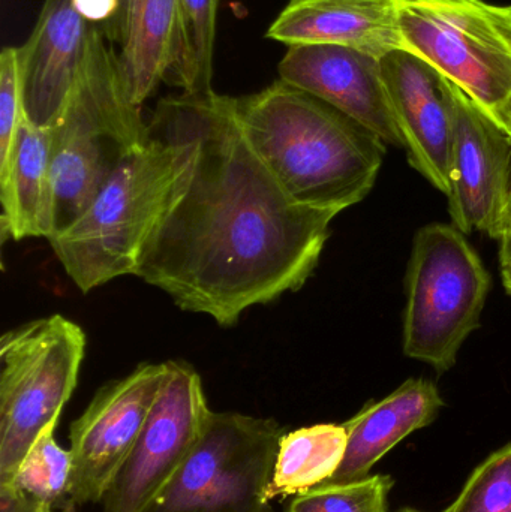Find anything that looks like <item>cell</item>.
<instances>
[{
    "mask_svg": "<svg viewBox=\"0 0 511 512\" xmlns=\"http://www.w3.org/2000/svg\"><path fill=\"white\" fill-rule=\"evenodd\" d=\"M191 146V170L135 276L186 312L231 327L249 307L305 285L336 213L294 203L249 143L234 98L159 101Z\"/></svg>",
    "mask_w": 511,
    "mask_h": 512,
    "instance_id": "1",
    "label": "cell"
},
{
    "mask_svg": "<svg viewBox=\"0 0 511 512\" xmlns=\"http://www.w3.org/2000/svg\"><path fill=\"white\" fill-rule=\"evenodd\" d=\"M234 105L249 143L294 203L339 215L374 188L387 144L332 105L282 80Z\"/></svg>",
    "mask_w": 511,
    "mask_h": 512,
    "instance_id": "2",
    "label": "cell"
},
{
    "mask_svg": "<svg viewBox=\"0 0 511 512\" xmlns=\"http://www.w3.org/2000/svg\"><path fill=\"white\" fill-rule=\"evenodd\" d=\"M147 128L149 137L123 155L89 209L48 240L84 294L135 276L147 243L188 182L191 146L182 132L158 107Z\"/></svg>",
    "mask_w": 511,
    "mask_h": 512,
    "instance_id": "3",
    "label": "cell"
},
{
    "mask_svg": "<svg viewBox=\"0 0 511 512\" xmlns=\"http://www.w3.org/2000/svg\"><path fill=\"white\" fill-rule=\"evenodd\" d=\"M147 137L141 108L123 92L116 51L95 24L74 95L50 128L51 237L68 230L89 209L123 155Z\"/></svg>",
    "mask_w": 511,
    "mask_h": 512,
    "instance_id": "4",
    "label": "cell"
},
{
    "mask_svg": "<svg viewBox=\"0 0 511 512\" xmlns=\"http://www.w3.org/2000/svg\"><path fill=\"white\" fill-rule=\"evenodd\" d=\"M402 50L455 84L511 138V5L395 0Z\"/></svg>",
    "mask_w": 511,
    "mask_h": 512,
    "instance_id": "5",
    "label": "cell"
},
{
    "mask_svg": "<svg viewBox=\"0 0 511 512\" xmlns=\"http://www.w3.org/2000/svg\"><path fill=\"white\" fill-rule=\"evenodd\" d=\"M83 328L62 315L35 319L0 339V487L11 486L42 433L56 429L77 387Z\"/></svg>",
    "mask_w": 511,
    "mask_h": 512,
    "instance_id": "6",
    "label": "cell"
},
{
    "mask_svg": "<svg viewBox=\"0 0 511 512\" xmlns=\"http://www.w3.org/2000/svg\"><path fill=\"white\" fill-rule=\"evenodd\" d=\"M491 274L455 225L429 224L414 237L407 271L402 349L443 373L480 327Z\"/></svg>",
    "mask_w": 511,
    "mask_h": 512,
    "instance_id": "7",
    "label": "cell"
},
{
    "mask_svg": "<svg viewBox=\"0 0 511 512\" xmlns=\"http://www.w3.org/2000/svg\"><path fill=\"white\" fill-rule=\"evenodd\" d=\"M284 433L273 418L212 411L200 441L146 512H275L267 489Z\"/></svg>",
    "mask_w": 511,
    "mask_h": 512,
    "instance_id": "8",
    "label": "cell"
},
{
    "mask_svg": "<svg viewBox=\"0 0 511 512\" xmlns=\"http://www.w3.org/2000/svg\"><path fill=\"white\" fill-rule=\"evenodd\" d=\"M210 414L197 370L183 361H168L161 393L105 493L104 512H146L200 441Z\"/></svg>",
    "mask_w": 511,
    "mask_h": 512,
    "instance_id": "9",
    "label": "cell"
},
{
    "mask_svg": "<svg viewBox=\"0 0 511 512\" xmlns=\"http://www.w3.org/2000/svg\"><path fill=\"white\" fill-rule=\"evenodd\" d=\"M168 375L165 363L140 364L134 372L99 388L86 411L69 427V498L74 507L102 504L128 460Z\"/></svg>",
    "mask_w": 511,
    "mask_h": 512,
    "instance_id": "10",
    "label": "cell"
},
{
    "mask_svg": "<svg viewBox=\"0 0 511 512\" xmlns=\"http://www.w3.org/2000/svg\"><path fill=\"white\" fill-rule=\"evenodd\" d=\"M441 77V75H440ZM452 120L449 215L461 233L500 239L511 138L441 77Z\"/></svg>",
    "mask_w": 511,
    "mask_h": 512,
    "instance_id": "11",
    "label": "cell"
},
{
    "mask_svg": "<svg viewBox=\"0 0 511 512\" xmlns=\"http://www.w3.org/2000/svg\"><path fill=\"white\" fill-rule=\"evenodd\" d=\"M279 80L297 87L404 149L381 74V59L339 45H291L278 65Z\"/></svg>",
    "mask_w": 511,
    "mask_h": 512,
    "instance_id": "12",
    "label": "cell"
},
{
    "mask_svg": "<svg viewBox=\"0 0 511 512\" xmlns=\"http://www.w3.org/2000/svg\"><path fill=\"white\" fill-rule=\"evenodd\" d=\"M95 24L77 0H45L32 35L18 47L23 111L33 125L51 128L68 107Z\"/></svg>",
    "mask_w": 511,
    "mask_h": 512,
    "instance_id": "13",
    "label": "cell"
},
{
    "mask_svg": "<svg viewBox=\"0 0 511 512\" xmlns=\"http://www.w3.org/2000/svg\"><path fill=\"white\" fill-rule=\"evenodd\" d=\"M381 74L411 167L447 197L452 120L440 74L404 50L381 59Z\"/></svg>",
    "mask_w": 511,
    "mask_h": 512,
    "instance_id": "14",
    "label": "cell"
},
{
    "mask_svg": "<svg viewBox=\"0 0 511 512\" xmlns=\"http://www.w3.org/2000/svg\"><path fill=\"white\" fill-rule=\"evenodd\" d=\"M99 27L116 51L126 98L143 107L176 65L179 0H114L110 18Z\"/></svg>",
    "mask_w": 511,
    "mask_h": 512,
    "instance_id": "15",
    "label": "cell"
},
{
    "mask_svg": "<svg viewBox=\"0 0 511 512\" xmlns=\"http://www.w3.org/2000/svg\"><path fill=\"white\" fill-rule=\"evenodd\" d=\"M267 39L353 48L383 59L402 50L395 0H290Z\"/></svg>",
    "mask_w": 511,
    "mask_h": 512,
    "instance_id": "16",
    "label": "cell"
},
{
    "mask_svg": "<svg viewBox=\"0 0 511 512\" xmlns=\"http://www.w3.org/2000/svg\"><path fill=\"white\" fill-rule=\"evenodd\" d=\"M444 402L429 379H408L380 402L369 403L345 421L347 451L336 474L323 484H347L369 477L378 460L408 435L434 423Z\"/></svg>",
    "mask_w": 511,
    "mask_h": 512,
    "instance_id": "17",
    "label": "cell"
},
{
    "mask_svg": "<svg viewBox=\"0 0 511 512\" xmlns=\"http://www.w3.org/2000/svg\"><path fill=\"white\" fill-rule=\"evenodd\" d=\"M50 128L23 116L8 164L0 171L3 239L53 236Z\"/></svg>",
    "mask_w": 511,
    "mask_h": 512,
    "instance_id": "18",
    "label": "cell"
},
{
    "mask_svg": "<svg viewBox=\"0 0 511 512\" xmlns=\"http://www.w3.org/2000/svg\"><path fill=\"white\" fill-rule=\"evenodd\" d=\"M347 444L344 424H315L285 432L267 499L302 495L326 483L341 466Z\"/></svg>",
    "mask_w": 511,
    "mask_h": 512,
    "instance_id": "19",
    "label": "cell"
},
{
    "mask_svg": "<svg viewBox=\"0 0 511 512\" xmlns=\"http://www.w3.org/2000/svg\"><path fill=\"white\" fill-rule=\"evenodd\" d=\"M219 0H179V51L168 83L186 95H210Z\"/></svg>",
    "mask_w": 511,
    "mask_h": 512,
    "instance_id": "20",
    "label": "cell"
},
{
    "mask_svg": "<svg viewBox=\"0 0 511 512\" xmlns=\"http://www.w3.org/2000/svg\"><path fill=\"white\" fill-rule=\"evenodd\" d=\"M71 453L54 439V429L39 436L32 450L24 457L11 486L48 502L54 510L75 512L69 498Z\"/></svg>",
    "mask_w": 511,
    "mask_h": 512,
    "instance_id": "21",
    "label": "cell"
},
{
    "mask_svg": "<svg viewBox=\"0 0 511 512\" xmlns=\"http://www.w3.org/2000/svg\"><path fill=\"white\" fill-rule=\"evenodd\" d=\"M395 486L390 475H372L347 484H321L297 495L284 512H387Z\"/></svg>",
    "mask_w": 511,
    "mask_h": 512,
    "instance_id": "22",
    "label": "cell"
},
{
    "mask_svg": "<svg viewBox=\"0 0 511 512\" xmlns=\"http://www.w3.org/2000/svg\"><path fill=\"white\" fill-rule=\"evenodd\" d=\"M443 512H511V444L477 466L456 501Z\"/></svg>",
    "mask_w": 511,
    "mask_h": 512,
    "instance_id": "23",
    "label": "cell"
},
{
    "mask_svg": "<svg viewBox=\"0 0 511 512\" xmlns=\"http://www.w3.org/2000/svg\"><path fill=\"white\" fill-rule=\"evenodd\" d=\"M23 116L18 48L5 47L0 54V171L8 164Z\"/></svg>",
    "mask_w": 511,
    "mask_h": 512,
    "instance_id": "24",
    "label": "cell"
},
{
    "mask_svg": "<svg viewBox=\"0 0 511 512\" xmlns=\"http://www.w3.org/2000/svg\"><path fill=\"white\" fill-rule=\"evenodd\" d=\"M48 502L15 486L0 487V512H53Z\"/></svg>",
    "mask_w": 511,
    "mask_h": 512,
    "instance_id": "25",
    "label": "cell"
},
{
    "mask_svg": "<svg viewBox=\"0 0 511 512\" xmlns=\"http://www.w3.org/2000/svg\"><path fill=\"white\" fill-rule=\"evenodd\" d=\"M501 268L511 267V147L507 161L506 185H504V209L500 231Z\"/></svg>",
    "mask_w": 511,
    "mask_h": 512,
    "instance_id": "26",
    "label": "cell"
},
{
    "mask_svg": "<svg viewBox=\"0 0 511 512\" xmlns=\"http://www.w3.org/2000/svg\"><path fill=\"white\" fill-rule=\"evenodd\" d=\"M77 6L90 23L101 26L110 18L114 0H77Z\"/></svg>",
    "mask_w": 511,
    "mask_h": 512,
    "instance_id": "27",
    "label": "cell"
},
{
    "mask_svg": "<svg viewBox=\"0 0 511 512\" xmlns=\"http://www.w3.org/2000/svg\"><path fill=\"white\" fill-rule=\"evenodd\" d=\"M503 282L507 292L511 295V270H503Z\"/></svg>",
    "mask_w": 511,
    "mask_h": 512,
    "instance_id": "28",
    "label": "cell"
},
{
    "mask_svg": "<svg viewBox=\"0 0 511 512\" xmlns=\"http://www.w3.org/2000/svg\"><path fill=\"white\" fill-rule=\"evenodd\" d=\"M396 512H423V511H419V510H416V508H401V510H398Z\"/></svg>",
    "mask_w": 511,
    "mask_h": 512,
    "instance_id": "29",
    "label": "cell"
},
{
    "mask_svg": "<svg viewBox=\"0 0 511 512\" xmlns=\"http://www.w3.org/2000/svg\"><path fill=\"white\" fill-rule=\"evenodd\" d=\"M503 270H511V267L510 268H503Z\"/></svg>",
    "mask_w": 511,
    "mask_h": 512,
    "instance_id": "30",
    "label": "cell"
}]
</instances>
